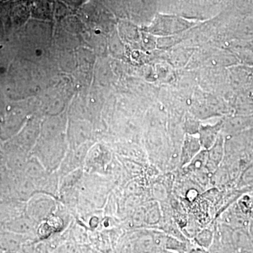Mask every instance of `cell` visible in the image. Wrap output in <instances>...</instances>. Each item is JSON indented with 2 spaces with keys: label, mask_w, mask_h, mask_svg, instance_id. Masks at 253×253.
<instances>
[{
  "label": "cell",
  "mask_w": 253,
  "mask_h": 253,
  "mask_svg": "<svg viewBox=\"0 0 253 253\" xmlns=\"http://www.w3.org/2000/svg\"><path fill=\"white\" fill-rule=\"evenodd\" d=\"M57 209L56 199L49 195L37 193L26 202V214L41 223L54 214Z\"/></svg>",
  "instance_id": "cell-1"
},
{
  "label": "cell",
  "mask_w": 253,
  "mask_h": 253,
  "mask_svg": "<svg viewBox=\"0 0 253 253\" xmlns=\"http://www.w3.org/2000/svg\"><path fill=\"white\" fill-rule=\"evenodd\" d=\"M12 178L13 199L14 200L26 203L38 193L34 181L23 172H12Z\"/></svg>",
  "instance_id": "cell-2"
},
{
  "label": "cell",
  "mask_w": 253,
  "mask_h": 253,
  "mask_svg": "<svg viewBox=\"0 0 253 253\" xmlns=\"http://www.w3.org/2000/svg\"><path fill=\"white\" fill-rule=\"evenodd\" d=\"M86 151V150L81 149L66 153L57 170L60 179L73 171L84 167L86 156L87 155Z\"/></svg>",
  "instance_id": "cell-3"
},
{
  "label": "cell",
  "mask_w": 253,
  "mask_h": 253,
  "mask_svg": "<svg viewBox=\"0 0 253 253\" xmlns=\"http://www.w3.org/2000/svg\"><path fill=\"white\" fill-rule=\"evenodd\" d=\"M26 203L11 199L0 202V223L8 221L26 214Z\"/></svg>",
  "instance_id": "cell-4"
},
{
  "label": "cell",
  "mask_w": 253,
  "mask_h": 253,
  "mask_svg": "<svg viewBox=\"0 0 253 253\" xmlns=\"http://www.w3.org/2000/svg\"><path fill=\"white\" fill-rule=\"evenodd\" d=\"M37 224L38 223L33 220L26 214H24L21 217L3 224V225H4L5 231H9L18 235L26 236L29 235L37 231V228H38Z\"/></svg>",
  "instance_id": "cell-5"
},
{
  "label": "cell",
  "mask_w": 253,
  "mask_h": 253,
  "mask_svg": "<svg viewBox=\"0 0 253 253\" xmlns=\"http://www.w3.org/2000/svg\"><path fill=\"white\" fill-rule=\"evenodd\" d=\"M13 199L12 172L6 166L0 168V202Z\"/></svg>",
  "instance_id": "cell-6"
},
{
  "label": "cell",
  "mask_w": 253,
  "mask_h": 253,
  "mask_svg": "<svg viewBox=\"0 0 253 253\" xmlns=\"http://www.w3.org/2000/svg\"><path fill=\"white\" fill-rule=\"evenodd\" d=\"M21 235L7 231L0 232V249L8 253H16L21 244Z\"/></svg>",
  "instance_id": "cell-7"
},
{
  "label": "cell",
  "mask_w": 253,
  "mask_h": 253,
  "mask_svg": "<svg viewBox=\"0 0 253 253\" xmlns=\"http://www.w3.org/2000/svg\"><path fill=\"white\" fill-rule=\"evenodd\" d=\"M50 172L44 168L42 164L35 156H30L26 167L23 169V173L33 181H37L46 175Z\"/></svg>",
  "instance_id": "cell-8"
},
{
  "label": "cell",
  "mask_w": 253,
  "mask_h": 253,
  "mask_svg": "<svg viewBox=\"0 0 253 253\" xmlns=\"http://www.w3.org/2000/svg\"><path fill=\"white\" fill-rule=\"evenodd\" d=\"M201 151V143L194 138H186L181 150L180 163L181 166H186Z\"/></svg>",
  "instance_id": "cell-9"
},
{
  "label": "cell",
  "mask_w": 253,
  "mask_h": 253,
  "mask_svg": "<svg viewBox=\"0 0 253 253\" xmlns=\"http://www.w3.org/2000/svg\"><path fill=\"white\" fill-rule=\"evenodd\" d=\"M164 247L166 250L173 251L176 253H186L187 252V246L184 242L171 236H166Z\"/></svg>",
  "instance_id": "cell-10"
},
{
  "label": "cell",
  "mask_w": 253,
  "mask_h": 253,
  "mask_svg": "<svg viewBox=\"0 0 253 253\" xmlns=\"http://www.w3.org/2000/svg\"><path fill=\"white\" fill-rule=\"evenodd\" d=\"M208 152L206 151H200L192 161L186 166V169L189 172H198L206 167L207 161Z\"/></svg>",
  "instance_id": "cell-11"
},
{
  "label": "cell",
  "mask_w": 253,
  "mask_h": 253,
  "mask_svg": "<svg viewBox=\"0 0 253 253\" xmlns=\"http://www.w3.org/2000/svg\"><path fill=\"white\" fill-rule=\"evenodd\" d=\"M195 241H196V244L199 245V247L207 250L212 245L213 232L208 229L200 231L195 236Z\"/></svg>",
  "instance_id": "cell-12"
},
{
  "label": "cell",
  "mask_w": 253,
  "mask_h": 253,
  "mask_svg": "<svg viewBox=\"0 0 253 253\" xmlns=\"http://www.w3.org/2000/svg\"><path fill=\"white\" fill-rule=\"evenodd\" d=\"M215 129L208 127L202 130V135L201 137V144L206 149L212 147L215 140Z\"/></svg>",
  "instance_id": "cell-13"
},
{
  "label": "cell",
  "mask_w": 253,
  "mask_h": 253,
  "mask_svg": "<svg viewBox=\"0 0 253 253\" xmlns=\"http://www.w3.org/2000/svg\"><path fill=\"white\" fill-rule=\"evenodd\" d=\"M161 214L158 205H154L145 212L144 220L148 224H156L161 220Z\"/></svg>",
  "instance_id": "cell-14"
},
{
  "label": "cell",
  "mask_w": 253,
  "mask_h": 253,
  "mask_svg": "<svg viewBox=\"0 0 253 253\" xmlns=\"http://www.w3.org/2000/svg\"><path fill=\"white\" fill-rule=\"evenodd\" d=\"M6 166V154L3 146V143L0 142V168Z\"/></svg>",
  "instance_id": "cell-15"
},
{
  "label": "cell",
  "mask_w": 253,
  "mask_h": 253,
  "mask_svg": "<svg viewBox=\"0 0 253 253\" xmlns=\"http://www.w3.org/2000/svg\"><path fill=\"white\" fill-rule=\"evenodd\" d=\"M189 253H209L207 250L201 247L194 248L190 251Z\"/></svg>",
  "instance_id": "cell-16"
},
{
  "label": "cell",
  "mask_w": 253,
  "mask_h": 253,
  "mask_svg": "<svg viewBox=\"0 0 253 253\" xmlns=\"http://www.w3.org/2000/svg\"><path fill=\"white\" fill-rule=\"evenodd\" d=\"M162 253H176L173 252V251H168V250L165 249L164 251H163Z\"/></svg>",
  "instance_id": "cell-17"
}]
</instances>
